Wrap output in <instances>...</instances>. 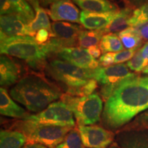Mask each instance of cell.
<instances>
[{
  "instance_id": "1",
  "label": "cell",
  "mask_w": 148,
  "mask_h": 148,
  "mask_svg": "<svg viewBox=\"0 0 148 148\" xmlns=\"http://www.w3.org/2000/svg\"><path fill=\"white\" fill-rule=\"evenodd\" d=\"M148 109V76L125 80L105 101L101 119L111 130L119 128Z\"/></svg>"
},
{
  "instance_id": "2",
  "label": "cell",
  "mask_w": 148,
  "mask_h": 148,
  "mask_svg": "<svg viewBox=\"0 0 148 148\" xmlns=\"http://www.w3.org/2000/svg\"><path fill=\"white\" fill-rule=\"evenodd\" d=\"M10 94L14 100L34 112L45 110L62 95L57 86L36 75L22 77L11 88Z\"/></svg>"
},
{
  "instance_id": "3",
  "label": "cell",
  "mask_w": 148,
  "mask_h": 148,
  "mask_svg": "<svg viewBox=\"0 0 148 148\" xmlns=\"http://www.w3.org/2000/svg\"><path fill=\"white\" fill-rule=\"evenodd\" d=\"M1 55L25 60L29 66L41 69L45 67L48 57L42 45H38L34 37L18 36L1 40L0 43Z\"/></svg>"
},
{
  "instance_id": "4",
  "label": "cell",
  "mask_w": 148,
  "mask_h": 148,
  "mask_svg": "<svg viewBox=\"0 0 148 148\" xmlns=\"http://www.w3.org/2000/svg\"><path fill=\"white\" fill-rule=\"evenodd\" d=\"M47 73L65 87L66 92L81 87L95 79V69H85L66 61L54 58L46 64Z\"/></svg>"
},
{
  "instance_id": "5",
  "label": "cell",
  "mask_w": 148,
  "mask_h": 148,
  "mask_svg": "<svg viewBox=\"0 0 148 148\" xmlns=\"http://www.w3.org/2000/svg\"><path fill=\"white\" fill-rule=\"evenodd\" d=\"M15 127L26 136L27 142L40 143L49 148H55L73 128L36 123L27 119L17 122Z\"/></svg>"
},
{
  "instance_id": "6",
  "label": "cell",
  "mask_w": 148,
  "mask_h": 148,
  "mask_svg": "<svg viewBox=\"0 0 148 148\" xmlns=\"http://www.w3.org/2000/svg\"><path fill=\"white\" fill-rule=\"evenodd\" d=\"M73 112L78 126L90 125L100 120L103 112V102L97 93L84 97L62 94L60 97Z\"/></svg>"
},
{
  "instance_id": "7",
  "label": "cell",
  "mask_w": 148,
  "mask_h": 148,
  "mask_svg": "<svg viewBox=\"0 0 148 148\" xmlns=\"http://www.w3.org/2000/svg\"><path fill=\"white\" fill-rule=\"evenodd\" d=\"M51 29L50 40L42 45L48 57L54 56L63 48L76 47L79 34L84 30L80 25L64 21H54L51 24Z\"/></svg>"
},
{
  "instance_id": "8",
  "label": "cell",
  "mask_w": 148,
  "mask_h": 148,
  "mask_svg": "<svg viewBox=\"0 0 148 148\" xmlns=\"http://www.w3.org/2000/svg\"><path fill=\"white\" fill-rule=\"evenodd\" d=\"M137 74L129 71L125 64H116L111 66H99L95 69V79L100 85V93L106 101L122 82L135 77Z\"/></svg>"
},
{
  "instance_id": "9",
  "label": "cell",
  "mask_w": 148,
  "mask_h": 148,
  "mask_svg": "<svg viewBox=\"0 0 148 148\" xmlns=\"http://www.w3.org/2000/svg\"><path fill=\"white\" fill-rule=\"evenodd\" d=\"M25 119L58 126L73 127L75 125L73 112L61 100L51 103L45 110L36 114L29 115Z\"/></svg>"
},
{
  "instance_id": "10",
  "label": "cell",
  "mask_w": 148,
  "mask_h": 148,
  "mask_svg": "<svg viewBox=\"0 0 148 148\" xmlns=\"http://www.w3.org/2000/svg\"><path fill=\"white\" fill-rule=\"evenodd\" d=\"M78 130L84 147L107 148L112 143L114 134L97 125H79Z\"/></svg>"
},
{
  "instance_id": "11",
  "label": "cell",
  "mask_w": 148,
  "mask_h": 148,
  "mask_svg": "<svg viewBox=\"0 0 148 148\" xmlns=\"http://www.w3.org/2000/svg\"><path fill=\"white\" fill-rule=\"evenodd\" d=\"M54 56L85 69L94 70L100 66L99 60L92 58L87 49L79 47L61 49L55 53Z\"/></svg>"
},
{
  "instance_id": "12",
  "label": "cell",
  "mask_w": 148,
  "mask_h": 148,
  "mask_svg": "<svg viewBox=\"0 0 148 148\" xmlns=\"http://www.w3.org/2000/svg\"><path fill=\"white\" fill-rule=\"evenodd\" d=\"M28 22L18 14L1 15L0 34L1 40L18 36H26Z\"/></svg>"
},
{
  "instance_id": "13",
  "label": "cell",
  "mask_w": 148,
  "mask_h": 148,
  "mask_svg": "<svg viewBox=\"0 0 148 148\" xmlns=\"http://www.w3.org/2000/svg\"><path fill=\"white\" fill-rule=\"evenodd\" d=\"M47 12L53 21L80 23V12L72 0H60L49 6Z\"/></svg>"
},
{
  "instance_id": "14",
  "label": "cell",
  "mask_w": 148,
  "mask_h": 148,
  "mask_svg": "<svg viewBox=\"0 0 148 148\" xmlns=\"http://www.w3.org/2000/svg\"><path fill=\"white\" fill-rule=\"evenodd\" d=\"M21 67L19 63L8 56L2 54L0 59V84L1 87H8L20 80Z\"/></svg>"
},
{
  "instance_id": "15",
  "label": "cell",
  "mask_w": 148,
  "mask_h": 148,
  "mask_svg": "<svg viewBox=\"0 0 148 148\" xmlns=\"http://www.w3.org/2000/svg\"><path fill=\"white\" fill-rule=\"evenodd\" d=\"M118 12H92L83 10L80 12V23L90 30H101L110 25Z\"/></svg>"
},
{
  "instance_id": "16",
  "label": "cell",
  "mask_w": 148,
  "mask_h": 148,
  "mask_svg": "<svg viewBox=\"0 0 148 148\" xmlns=\"http://www.w3.org/2000/svg\"><path fill=\"white\" fill-rule=\"evenodd\" d=\"M117 140L119 148H148V130L122 131Z\"/></svg>"
},
{
  "instance_id": "17",
  "label": "cell",
  "mask_w": 148,
  "mask_h": 148,
  "mask_svg": "<svg viewBox=\"0 0 148 148\" xmlns=\"http://www.w3.org/2000/svg\"><path fill=\"white\" fill-rule=\"evenodd\" d=\"M0 112L3 116L16 119H26L29 114L12 100L5 88H0Z\"/></svg>"
},
{
  "instance_id": "18",
  "label": "cell",
  "mask_w": 148,
  "mask_h": 148,
  "mask_svg": "<svg viewBox=\"0 0 148 148\" xmlns=\"http://www.w3.org/2000/svg\"><path fill=\"white\" fill-rule=\"evenodd\" d=\"M84 11L92 12H108L119 11L115 3L110 0H72Z\"/></svg>"
},
{
  "instance_id": "19",
  "label": "cell",
  "mask_w": 148,
  "mask_h": 148,
  "mask_svg": "<svg viewBox=\"0 0 148 148\" xmlns=\"http://www.w3.org/2000/svg\"><path fill=\"white\" fill-rule=\"evenodd\" d=\"M132 8L129 6L119 10L110 25L106 28L101 29L103 35L108 33L120 32L129 27L130 18L132 16Z\"/></svg>"
},
{
  "instance_id": "20",
  "label": "cell",
  "mask_w": 148,
  "mask_h": 148,
  "mask_svg": "<svg viewBox=\"0 0 148 148\" xmlns=\"http://www.w3.org/2000/svg\"><path fill=\"white\" fill-rule=\"evenodd\" d=\"M35 10H36V14L34 19L27 26L26 36L34 38L36 32L41 29H47L52 34L51 24L49 21L47 10L41 7H39Z\"/></svg>"
},
{
  "instance_id": "21",
  "label": "cell",
  "mask_w": 148,
  "mask_h": 148,
  "mask_svg": "<svg viewBox=\"0 0 148 148\" xmlns=\"http://www.w3.org/2000/svg\"><path fill=\"white\" fill-rule=\"evenodd\" d=\"M27 138L23 133L17 130H1L0 148H21Z\"/></svg>"
},
{
  "instance_id": "22",
  "label": "cell",
  "mask_w": 148,
  "mask_h": 148,
  "mask_svg": "<svg viewBox=\"0 0 148 148\" xmlns=\"http://www.w3.org/2000/svg\"><path fill=\"white\" fill-rule=\"evenodd\" d=\"M118 34L123 47L126 48L127 49L140 47L143 40L136 27H129L124 30L120 32Z\"/></svg>"
},
{
  "instance_id": "23",
  "label": "cell",
  "mask_w": 148,
  "mask_h": 148,
  "mask_svg": "<svg viewBox=\"0 0 148 148\" xmlns=\"http://www.w3.org/2000/svg\"><path fill=\"white\" fill-rule=\"evenodd\" d=\"M99 46L103 53L119 52L124 50L119 34L116 33H108L103 35Z\"/></svg>"
},
{
  "instance_id": "24",
  "label": "cell",
  "mask_w": 148,
  "mask_h": 148,
  "mask_svg": "<svg viewBox=\"0 0 148 148\" xmlns=\"http://www.w3.org/2000/svg\"><path fill=\"white\" fill-rule=\"evenodd\" d=\"M103 34L101 30H83L79 34L77 46L82 48H89L99 45Z\"/></svg>"
},
{
  "instance_id": "25",
  "label": "cell",
  "mask_w": 148,
  "mask_h": 148,
  "mask_svg": "<svg viewBox=\"0 0 148 148\" xmlns=\"http://www.w3.org/2000/svg\"><path fill=\"white\" fill-rule=\"evenodd\" d=\"M55 148H84L79 130L72 128L63 140Z\"/></svg>"
},
{
  "instance_id": "26",
  "label": "cell",
  "mask_w": 148,
  "mask_h": 148,
  "mask_svg": "<svg viewBox=\"0 0 148 148\" xmlns=\"http://www.w3.org/2000/svg\"><path fill=\"white\" fill-rule=\"evenodd\" d=\"M148 23V2L133 10L130 18V27H138Z\"/></svg>"
},
{
  "instance_id": "27",
  "label": "cell",
  "mask_w": 148,
  "mask_h": 148,
  "mask_svg": "<svg viewBox=\"0 0 148 148\" xmlns=\"http://www.w3.org/2000/svg\"><path fill=\"white\" fill-rule=\"evenodd\" d=\"M13 4L16 14L25 18L28 23L34 19V12L27 0H10Z\"/></svg>"
},
{
  "instance_id": "28",
  "label": "cell",
  "mask_w": 148,
  "mask_h": 148,
  "mask_svg": "<svg viewBox=\"0 0 148 148\" xmlns=\"http://www.w3.org/2000/svg\"><path fill=\"white\" fill-rule=\"evenodd\" d=\"M148 130V110L136 116L134 120L126 125L121 131Z\"/></svg>"
},
{
  "instance_id": "29",
  "label": "cell",
  "mask_w": 148,
  "mask_h": 148,
  "mask_svg": "<svg viewBox=\"0 0 148 148\" xmlns=\"http://www.w3.org/2000/svg\"><path fill=\"white\" fill-rule=\"evenodd\" d=\"M147 64L148 62L143 58V56H142L140 48H138L135 52L134 55L132 56V58L127 61L126 63L130 69L136 72V73L143 71Z\"/></svg>"
},
{
  "instance_id": "30",
  "label": "cell",
  "mask_w": 148,
  "mask_h": 148,
  "mask_svg": "<svg viewBox=\"0 0 148 148\" xmlns=\"http://www.w3.org/2000/svg\"><path fill=\"white\" fill-rule=\"evenodd\" d=\"M97 83L96 79H91L84 86L69 90L66 93L76 97H84V96L90 95L94 93V91L97 87Z\"/></svg>"
},
{
  "instance_id": "31",
  "label": "cell",
  "mask_w": 148,
  "mask_h": 148,
  "mask_svg": "<svg viewBox=\"0 0 148 148\" xmlns=\"http://www.w3.org/2000/svg\"><path fill=\"white\" fill-rule=\"evenodd\" d=\"M138 48L132 49H125L119 52L114 53V64H121L127 60H130L134 55Z\"/></svg>"
},
{
  "instance_id": "32",
  "label": "cell",
  "mask_w": 148,
  "mask_h": 148,
  "mask_svg": "<svg viewBox=\"0 0 148 148\" xmlns=\"http://www.w3.org/2000/svg\"><path fill=\"white\" fill-rule=\"evenodd\" d=\"M51 32L47 29H41L38 30L35 35L34 38L38 45H43L50 40L51 37Z\"/></svg>"
},
{
  "instance_id": "33",
  "label": "cell",
  "mask_w": 148,
  "mask_h": 148,
  "mask_svg": "<svg viewBox=\"0 0 148 148\" xmlns=\"http://www.w3.org/2000/svg\"><path fill=\"white\" fill-rule=\"evenodd\" d=\"M1 1V15L16 14L13 4L10 0H0Z\"/></svg>"
},
{
  "instance_id": "34",
  "label": "cell",
  "mask_w": 148,
  "mask_h": 148,
  "mask_svg": "<svg viewBox=\"0 0 148 148\" xmlns=\"http://www.w3.org/2000/svg\"><path fill=\"white\" fill-rule=\"evenodd\" d=\"M114 53L108 52L103 53L99 59V62L101 66L106 67V66H111L112 64H114Z\"/></svg>"
},
{
  "instance_id": "35",
  "label": "cell",
  "mask_w": 148,
  "mask_h": 148,
  "mask_svg": "<svg viewBox=\"0 0 148 148\" xmlns=\"http://www.w3.org/2000/svg\"><path fill=\"white\" fill-rule=\"evenodd\" d=\"M137 28V30L141 37L143 41L148 42V23L143 24L138 27H135Z\"/></svg>"
},
{
  "instance_id": "36",
  "label": "cell",
  "mask_w": 148,
  "mask_h": 148,
  "mask_svg": "<svg viewBox=\"0 0 148 148\" xmlns=\"http://www.w3.org/2000/svg\"><path fill=\"white\" fill-rule=\"evenodd\" d=\"M87 51L89 54L93 58L97 59L101 57V54L102 53L101 48L99 47V45H95L88 48Z\"/></svg>"
},
{
  "instance_id": "37",
  "label": "cell",
  "mask_w": 148,
  "mask_h": 148,
  "mask_svg": "<svg viewBox=\"0 0 148 148\" xmlns=\"http://www.w3.org/2000/svg\"><path fill=\"white\" fill-rule=\"evenodd\" d=\"M127 4H128L129 7L132 8H138L140 5L145 4L148 2V0H125Z\"/></svg>"
},
{
  "instance_id": "38",
  "label": "cell",
  "mask_w": 148,
  "mask_h": 148,
  "mask_svg": "<svg viewBox=\"0 0 148 148\" xmlns=\"http://www.w3.org/2000/svg\"><path fill=\"white\" fill-rule=\"evenodd\" d=\"M22 148H49L47 146L42 145L40 143H34V142H28Z\"/></svg>"
},
{
  "instance_id": "39",
  "label": "cell",
  "mask_w": 148,
  "mask_h": 148,
  "mask_svg": "<svg viewBox=\"0 0 148 148\" xmlns=\"http://www.w3.org/2000/svg\"><path fill=\"white\" fill-rule=\"evenodd\" d=\"M140 50H141V53L143 58L148 62V42H146L143 47L140 48Z\"/></svg>"
},
{
  "instance_id": "40",
  "label": "cell",
  "mask_w": 148,
  "mask_h": 148,
  "mask_svg": "<svg viewBox=\"0 0 148 148\" xmlns=\"http://www.w3.org/2000/svg\"><path fill=\"white\" fill-rule=\"evenodd\" d=\"M58 1H60V0H40V4H41L43 7H47L50 6L51 4Z\"/></svg>"
},
{
  "instance_id": "41",
  "label": "cell",
  "mask_w": 148,
  "mask_h": 148,
  "mask_svg": "<svg viewBox=\"0 0 148 148\" xmlns=\"http://www.w3.org/2000/svg\"><path fill=\"white\" fill-rule=\"evenodd\" d=\"M27 2L30 3L32 6L34 8V10L39 8L40 6V0H27Z\"/></svg>"
},
{
  "instance_id": "42",
  "label": "cell",
  "mask_w": 148,
  "mask_h": 148,
  "mask_svg": "<svg viewBox=\"0 0 148 148\" xmlns=\"http://www.w3.org/2000/svg\"><path fill=\"white\" fill-rule=\"evenodd\" d=\"M143 73H145V74H148V64H147V65L145 66V69H143Z\"/></svg>"
},
{
  "instance_id": "43",
  "label": "cell",
  "mask_w": 148,
  "mask_h": 148,
  "mask_svg": "<svg viewBox=\"0 0 148 148\" xmlns=\"http://www.w3.org/2000/svg\"><path fill=\"white\" fill-rule=\"evenodd\" d=\"M109 148H119V146L116 145V144L114 143V144H112V145H111L110 147H109Z\"/></svg>"
}]
</instances>
